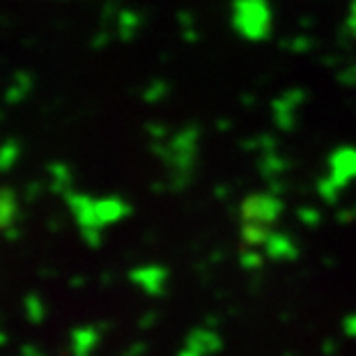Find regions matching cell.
I'll use <instances>...</instances> for the list:
<instances>
[{"label": "cell", "mask_w": 356, "mask_h": 356, "mask_svg": "<svg viewBox=\"0 0 356 356\" xmlns=\"http://www.w3.org/2000/svg\"><path fill=\"white\" fill-rule=\"evenodd\" d=\"M324 354H329V356L336 354V343H333V340H327V345H324Z\"/></svg>", "instance_id": "cell-15"}, {"label": "cell", "mask_w": 356, "mask_h": 356, "mask_svg": "<svg viewBox=\"0 0 356 356\" xmlns=\"http://www.w3.org/2000/svg\"><path fill=\"white\" fill-rule=\"evenodd\" d=\"M7 345V333L5 331H0V347Z\"/></svg>", "instance_id": "cell-16"}, {"label": "cell", "mask_w": 356, "mask_h": 356, "mask_svg": "<svg viewBox=\"0 0 356 356\" xmlns=\"http://www.w3.org/2000/svg\"><path fill=\"white\" fill-rule=\"evenodd\" d=\"M241 237H244V241H246L248 246H262L264 239L269 237V232L264 230L262 225H257L255 221H251V223L244 225V230H241Z\"/></svg>", "instance_id": "cell-7"}, {"label": "cell", "mask_w": 356, "mask_h": 356, "mask_svg": "<svg viewBox=\"0 0 356 356\" xmlns=\"http://www.w3.org/2000/svg\"><path fill=\"white\" fill-rule=\"evenodd\" d=\"M145 354H147V343H143V340H136V343L129 345L120 356H145Z\"/></svg>", "instance_id": "cell-9"}, {"label": "cell", "mask_w": 356, "mask_h": 356, "mask_svg": "<svg viewBox=\"0 0 356 356\" xmlns=\"http://www.w3.org/2000/svg\"><path fill=\"white\" fill-rule=\"evenodd\" d=\"M21 356H47V354L37 350V347H35L33 343H28V345L21 347Z\"/></svg>", "instance_id": "cell-12"}, {"label": "cell", "mask_w": 356, "mask_h": 356, "mask_svg": "<svg viewBox=\"0 0 356 356\" xmlns=\"http://www.w3.org/2000/svg\"><path fill=\"white\" fill-rule=\"evenodd\" d=\"M177 356H200V354L195 352V350H191V347H186V345H184V347H181V350L177 352Z\"/></svg>", "instance_id": "cell-14"}, {"label": "cell", "mask_w": 356, "mask_h": 356, "mask_svg": "<svg viewBox=\"0 0 356 356\" xmlns=\"http://www.w3.org/2000/svg\"><path fill=\"white\" fill-rule=\"evenodd\" d=\"M86 283H88L86 278H83V276H76V278H72V283H70V285L74 287V290H81V287L86 285Z\"/></svg>", "instance_id": "cell-13"}, {"label": "cell", "mask_w": 356, "mask_h": 356, "mask_svg": "<svg viewBox=\"0 0 356 356\" xmlns=\"http://www.w3.org/2000/svg\"><path fill=\"white\" fill-rule=\"evenodd\" d=\"M280 211V204L276 200H267V198H253L244 204V216L248 221L255 223H269L274 221Z\"/></svg>", "instance_id": "cell-4"}, {"label": "cell", "mask_w": 356, "mask_h": 356, "mask_svg": "<svg viewBox=\"0 0 356 356\" xmlns=\"http://www.w3.org/2000/svg\"><path fill=\"white\" fill-rule=\"evenodd\" d=\"M129 280L138 287L140 292H145L147 297H163L165 283H168V269L161 264H145V267H134L129 271Z\"/></svg>", "instance_id": "cell-1"}, {"label": "cell", "mask_w": 356, "mask_h": 356, "mask_svg": "<svg viewBox=\"0 0 356 356\" xmlns=\"http://www.w3.org/2000/svg\"><path fill=\"white\" fill-rule=\"evenodd\" d=\"M343 331H345L350 338H356V315L345 317V322H343Z\"/></svg>", "instance_id": "cell-11"}, {"label": "cell", "mask_w": 356, "mask_h": 356, "mask_svg": "<svg viewBox=\"0 0 356 356\" xmlns=\"http://www.w3.org/2000/svg\"><path fill=\"white\" fill-rule=\"evenodd\" d=\"M186 347H191L200 356H216L223 350V338L218 336L214 327H193L186 333Z\"/></svg>", "instance_id": "cell-3"}, {"label": "cell", "mask_w": 356, "mask_h": 356, "mask_svg": "<svg viewBox=\"0 0 356 356\" xmlns=\"http://www.w3.org/2000/svg\"><path fill=\"white\" fill-rule=\"evenodd\" d=\"M102 343L99 324H81L70 331V352L72 356H92Z\"/></svg>", "instance_id": "cell-2"}, {"label": "cell", "mask_w": 356, "mask_h": 356, "mask_svg": "<svg viewBox=\"0 0 356 356\" xmlns=\"http://www.w3.org/2000/svg\"><path fill=\"white\" fill-rule=\"evenodd\" d=\"M156 320H159V313H156V310H147L145 315H140V317H138V327H140V329H152L154 324H156Z\"/></svg>", "instance_id": "cell-10"}, {"label": "cell", "mask_w": 356, "mask_h": 356, "mask_svg": "<svg viewBox=\"0 0 356 356\" xmlns=\"http://www.w3.org/2000/svg\"><path fill=\"white\" fill-rule=\"evenodd\" d=\"M24 313L30 324H44V320L49 317V306L37 292H30L24 299Z\"/></svg>", "instance_id": "cell-6"}, {"label": "cell", "mask_w": 356, "mask_h": 356, "mask_svg": "<svg viewBox=\"0 0 356 356\" xmlns=\"http://www.w3.org/2000/svg\"><path fill=\"white\" fill-rule=\"evenodd\" d=\"M264 251H267V257L271 260H294L297 257V248L287 237L283 234H269L267 239H264Z\"/></svg>", "instance_id": "cell-5"}, {"label": "cell", "mask_w": 356, "mask_h": 356, "mask_svg": "<svg viewBox=\"0 0 356 356\" xmlns=\"http://www.w3.org/2000/svg\"><path fill=\"white\" fill-rule=\"evenodd\" d=\"M239 264L244 267L246 271H257V269H262V264H264V257L253 251V248H246V251H241L239 253Z\"/></svg>", "instance_id": "cell-8"}]
</instances>
